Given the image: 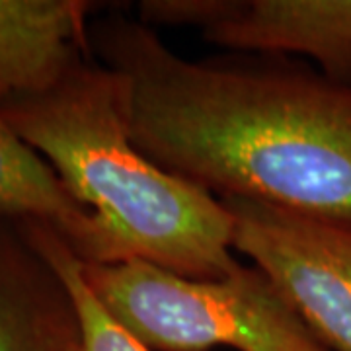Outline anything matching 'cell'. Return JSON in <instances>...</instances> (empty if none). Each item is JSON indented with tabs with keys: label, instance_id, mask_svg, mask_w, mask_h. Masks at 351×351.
<instances>
[{
	"label": "cell",
	"instance_id": "5b68a950",
	"mask_svg": "<svg viewBox=\"0 0 351 351\" xmlns=\"http://www.w3.org/2000/svg\"><path fill=\"white\" fill-rule=\"evenodd\" d=\"M138 16L228 49L308 55L322 75L351 84V0H145Z\"/></svg>",
	"mask_w": 351,
	"mask_h": 351
},
{
	"label": "cell",
	"instance_id": "7a4b0ae2",
	"mask_svg": "<svg viewBox=\"0 0 351 351\" xmlns=\"http://www.w3.org/2000/svg\"><path fill=\"white\" fill-rule=\"evenodd\" d=\"M0 112L94 217L90 263L138 260L189 279H221L240 265L221 199L131 141L119 80L106 64L86 57L49 90L2 100Z\"/></svg>",
	"mask_w": 351,
	"mask_h": 351
},
{
	"label": "cell",
	"instance_id": "9c48e42d",
	"mask_svg": "<svg viewBox=\"0 0 351 351\" xmlns=\"http://www.w3.org/2000/svg\"><path fill=\"white\" fill-rule=\"evenodd\" d=\"M20 228L71 293L80 328L75 351H151L101 304L82 276L80 258L53 226L39 221H20Z\"/></svg>",
	"mask_w": 351,
	"mask_h": 351
},
{
	"label": "cell",
	"instance_id": "277c9868",
	"mask_svg": "<svg viewBox=\"0 0 351 351\" xmlns=\"http://www.w3.org/2000/svg\"><path fill=\"white\" fill-rule=\"evenodd\" d=\"M232 250L252 258L330 351H351V230L265 203L221 199Z\"/></svg>",
	"mask_w": 351,
	"mask_h": 351
},
{
	"label": "cell",
	"instance_id": "52a82bcc",
	"mask_svg": "<svg viewBox=\"0 0 351 351\" xmlns=\"http://www.w3.org/2000/svg\"><path fill=\"white\" fill-rule=\"evenodd\" d=\"M75 302L55 269L18 232L0 230V351H75Z\"/></svg>",
	"mask_w": 351,
	"mask_h": 351
},
{
	"label": "cell",
	"instance_id": "ba28073f",
	"mask_svg": "<svg viewBox=\"0 0 351 351\" xmlns=\"http://www.w3.org/2000/svg\"><path fill=\"white\" fill-rule=\"evenodd\" d=\"M0 215L51 225L76 256L94 250V217L71 195L49 162L16 135L0 112Z\"/></svg>",
	"mask_w": 351,
	"mask_h": 351
},
{
	"label": "cell",
	"instance_id": "8992f818",
	"mask_svg": "<svg viewBox=\"0 0 351 351\" xmlns=\"http://www.w3.org/2000/svg\"><path fill=\"white\" fill-rule=\"evenodd\" d=\"M82 0H0V101L41 94L88 57Z\"/></svg>",
	"mask_w": 351,
	"mask_h": 351
},
{
	"label": "cell",
	"instance_id": "3957f363",
	"mask_svg": "<svg viewBox=\"0 0 351 351\" xmlns=\"http://www.w3.org/2000/svg\"><path fill=\"white\" fill-rule=\"evenodd\" d=\"M113 318L149 350L330 351L283 291L256 265L221 279H189L147 262H82Z\"/></svg>",
	"mask_w": 351,
	"mask_h": 351
},
{
	"label": "cell",
	"instance_id": "6da1fadb",
	"mask_svg": "<svg viewBox=\"0 0 351 351\" xmlns=\"http://www.w3.org/2000/svg\"><path fill=\"white\" fill-rule=\"evenodd\" d=\"M94 41L152 162L219 199L351 230V84L285 61H188L121 14Z\"/></svg>",
	"mask_w": 351,
	"mask_h": 351
}]
</instances>
